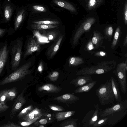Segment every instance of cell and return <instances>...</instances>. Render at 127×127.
I'll return each instance as SVG.
<instances>
[{
	"label": "cell",
	"instance_id": "19",
	"mask_svg": "<svg viewBox=\"0 0 127 127\" xmlns=\"http://www.w3.org/2000/svg\"><path fill=\"white\" fill-rule=\"evenodd\" d=\"M103 39L104 37L98 31H94L92 41L96 48H98L101 46L103 43Z\"/></svg>",
	"mask_w": 127,
	"mask_h": 127
},
{
	"label": "cell",
	"instance_id": "41",
	"mask_svg": "<svg viewBox=\"0 0 127 127\" xmlns=\"http://www.w3.org/2000/svg\"><path fill=\"white\" fill-rule=\"evenodd\" d=\"M35 10L40 12H44L46 11V8L43 6L39 5H34L32 6Z\"/></svg>",
	"mask_w": 127,
	"mask_h": 127
},
{
	"label": "cell",
	"instance_id": "52",
	"mask_svg": "<svg viewBox=\"0 0 127 127\" xmlns=\"http://www.w3.org/2000/svg\"><path fill=\"white\" fill-rule=\"evenodd\" d=\"M39 127H44V126L43 125H40L38 126Z\"/></svg>",
	"mask_w": 127,
	"mask_h": 127
},
{
	"label": "cell",
	"instance_id": "11",
	"mask_svg": "<svg viewBox=\"0 0 127 127\" xmlns=\"http://www.w3.org/2000/svg\"><path fill=\"white\" fill-rule=\"evenodd\" d=\"M9 53L8 43L6 41L4 42L2 53L0 57V75L5 66L8 63Z\"/></svg>",
	"mask_w": 127,
	"mask_h": 127
},
{
	"label": "cell",
	"instance_id": "14",
	"mask_svg": "<svg viewBox=\"0 0 127 127\" xmlns=\"http://www.w3.org/2000/svg\"><path fill=\"white\" fill-rule=\"evenodd\" d=\"M83 75L74 79L70 82V83L76 87H80L93 81L92 78L90 75Z\"/></svg>",
	"mask_w": 127,
	"mask_h": 127
},
{
	"label": "cell",
	"instance_id": "28",
	"mask_svg": "<svg viewBox=\"0 0 127 127\" xmlns=\"http://www.w3.org/2000/svg\"><path fill=\"white\" fill-rule=\"evenodd\" d=\"M17 91L15 87L8 90L6 99L7 101L12 100L16 97Z\"/></svg>",
	"mask_w": 127,
	"mask_h": 127
},
{
	"label": "cell",
	"instance_id": "39",
	"mask_svg": "<svg viewBox=\"0 0 127 127\" xmlns=\"http://www.w3.org/2000/svg\"><path fill=\"white\" fill-rule=\"evenodd\" d=\"M113 32V28L111 26L107 27L105 31V35L108 38L111 37L112 35Z\"/></svg>",
	"mask_w": 127,
	"mask_h": 127
},
{
	"label": "cell",
	"instance_id": "48",
	"mask_svg": "<svg viewBox=\"0 0 127 127\" xmlns=\"http://www.w3.org/2000/svg\"><path fill=\"white\" fill-rule=\"evenodd\" d=\"M94 54L96 56L103 57L106 55V53L104 52L101 51L96 53Z\"/></svg>",
	"mask_w": 127,
	"mask_h": 127
},
{
	"label": "cell",
	"instance_id": "50",
	"mask_svg": "<svg viewBox=\"0 0 127 127\" xmlns=\"http://www.w3.org/2000/svg\"><path fill=\"white\" fill-rule=\"evenodd\" d=\"M43 114V115L45 116V117H46V118H47L48 119L49 118H50L52 116V115L51 114Z\"/></svg>",
	"mask_w": 127,
	"mask_h": 127
},
{
	"label": "cell",
	"instance_id": "42",
	"mask_svg": "<svg viewBox=\"0 0 127 127\" xmlns=\"http://www.w3.org/2000/svg\"><path fill=\"white\" fill-rule=\"evenodd\" d=\"M124 19L125 24L126 25L127 23V3L126 1L125 4L124 9Z\"/></svg>",
	"mask_w": 127,
	"mask_h": 127
},
{
	"label": "cell",
	"instance_id": "40",
	"mask_svg": "<svg viewBox=\"0 0 127 127\" xmlns=\"http://www.w3.org/2000/svg\"><path fill=\"white\" fill-rule=\"evenodd\" d=\"M38 119H36L31 121H26L21 122L20 123V124L23 126L28 127L32 124L34 123Z\"/></svg>",
	"mask_w": 127,
	"mask_h": 127
},
{
	"label": "cell",
	"instance_id": "44",
	"mask_svg": "<svg viewBox=\"0 0 127 127\" xmlns=\"http://www.w3.org/2000/svg\"><path fill=\"white\" fill-rule=\"evenodd\" d=\"M9 108V106L5 104L0 103V113L3 112Z\"/></svg>",
	"mask_w": 127,
	"mask_h": 127
},
{
	"label": "cell",
	"instance_id": "17",
	"mask_svg": "<svg viewBox=\"0 0 127 127\" xmlns=\"http://www.w3.org/2000/svg\"><path fill=\"white\" fill-rule=\"evenodd\" d=\"M110 79L115 99L118 102H121L123 100L119 91L118 82L113 77H111Z\"/></svg>",
	"mask_w": 127,
	"mask_h": 127
},
{
	"label": "cell",
	"instance_id": "46",
	"mask_svg": "<svg viewBox=\"0 0 127 127\" xmlns=\"http://www.w3.org/2000/svg\"><path fill=\"white\" fill-rule=\"evenodd\" d=\"M43 63L41 62L39 63L37 68V71L40 73L42 72L43 70Z\"/></svg>",
	"mask_w": 127,
	"mask_h": 127
},
{
	"label": "cell",
	"instance_id": "36",
	"mask_svg": "<svg viewBox=\"0 0 127 127\" xmlns=\"http://www.w3.org/2000/svg\"><path fill=\"white\" fill-rule=\"evenodd\" d=\"M59 76V73L57 71H54L50 73L48 75V77L52 82H55Z\"/></svg>",
	"mask_w": 127,
	"mask_h": 127
},
{
	"label": "cell",
	"instance_id": "49",
	"mask_svg": "<svg viewBox=\"0 0 127 127\" xmlns=\"http://www.w3.org/2000/svg\"><path fill=\"white\" fill-rule=\"evenodd\" d=\"M4 44V42L0 43V57L2 53Z\"/></svg>",
	"mask_w": 127,
	"mask_h": 127
},
{
	"label": "cell",
	"instance_id": "38",
	"mask_svg": "<svg viewBox=\"0 0 127 127\" xmlns=\"http://www.w3.org/2000/svg\"><path fill=\"white\" fill-rule=\"evenodd\" d=\"M48 106L50 109L54 111H64V110L63 107L56 105L51 104Z\"/></svg>",
	"mask_w": 127,
	"mask_h": 127
},
{
	"label": "cell",
	"instance_id": "12",
	"mask_svg": "<svg viewBox=\"0 0 127 127\" xmlns=\"http://www.w3.org/2000/svg\"><path fill=\"white\" fill-rule=\"evenodd\" d=\"M127 112V109L116 112L107 116L108 117V124L113 126L117 124L126 115Z\"/></svg>",
	"mask_w": 127,
	"mask_h": 127
},
{
	"label": "cell",
	"instance_id": "4",
	"mask_svg": "<svg viewBox=\"0 0 127 127\" xmlns=\"http://www.w3.org/2000/svg\"><path fill=\"white\" fill-rule=\"evenodd\" d=\"M32 64V62L30 61L19 66L1 81L0 82V85L20 80L30 74L31 71L29 69Z\"/></svg>",
	"mask_w": 127,
	"mask_h": 127
},
{
	"label": "cell",
	"instance_id": "9",
	"mask_svg": "<svg viewBox=\"0 0 127 127\" xmlns=\"http://www.w3.org/2000/svg\"><path fill=\"white\" fill-rule=\"evenodd\" d=\"M27 87H26L23 89L16 98L10 113V117L12 118L17 112L20 110L26 103V100L23 96V94Z\"/></svg>",
	"mask_w": 127,
	"mask_h": 127
},
{
	"label": "cell",
	"instance_id": "54",
	"mask_svg": "<svg viewBox=\"0 0 127 127\" xmlns=\"http://www.w3.org/2000/svg\"></svg>",
	"mask_w": 127,
	"mask_h": 127
},
{
	"label": "cell",
	"instance_id": "25",
	"mask_svg": "<svg viewBox=\"0 0 127 127\" xmlns=\"http://www.w3.org/2000/svg\"><path fill=\"white\" fill-rule=\"evenodd\" d=\"M104 0H89L86 6V9L88 11L94 10L99 6Z\"/></svg>",
	"mask_w": 127,
	"mask_h": 127
},
{
	"label": "cell",
	"instance_id": "43",
	"mask_svg": "<svg viewBox=\"0 0 127 127\" xmlns=\"http://www.w3.org/2000/svg\"><path fill=\"white\" fill-rule=\"evenodd\" d=\"M20 126L13 122H9L8 123L0 126V127H20Z\"/></svg>",
	"mask_w": 127,
	"mask_h": 127
},
{
	"label": "cell",
	"instance_id": "32",
	"mask_svg": "<svg viewBox=\"0 0 127 127\" xmlns=\"http://www.w3.org/2000/svg\"><path fill=\"white\" fill-rule=\"evenodd\" d=\"M120 28L119 27H118L116 30L114 39L111 44V47L112 49H114L116 46L120 35Z\"/></svg>",
	"mask_w": 127,
	"mask_h": 127
},
{
	"label": "cell",
	"instance_id": "23",
	"mask_svg": "<svg viewBox=\"0 0 127 127\" xmlns=\"http://www.w3.org/2000/svg\"><path fill=\"white\" fill-rule=\"evenodd\" d=\"M25 12L24 10H22L17 14L14 23V29L15 31L17 30L22 23L24 17Z\"/></svg>",
	"mask_w": 127,
	"mask_h": 127
},
{
	"label": "cell",
	"instance_id": "3",
	"mask_svg": "<svg viewBox=\"0 0 127 127\" xmlns=\"http://www.w3.org/2000/svg\"><path fill=\"white\" fill-rule=\"evenodd\" d=\"M95 91L101 104L105 105L114 103L115 98L110 78L105 83L101 84Z\"/></svg>",
	"mask_w": 127,
	"mask_h": 127
},
{
	"label": "cell",
	"instance_id": "8",
	"mask_svg": "<svg viewBox=\"0 0 127 127\" xmlns=\"http://www.w3.org/2000/svg\"><path fill=\"white\" fill-rule=\"evenodd\" d=\"M127 109V99H126L111 107L106 108L103 110L99 108V116L100 118H103L116 112Z\"/></svg>",
	"mask_w": 127,
	"mask_h": 127
},
{
	"label": "cell",
	"instance_id": "21",
	"mask_svg": "<svg viewBox=\"0 0 127 127\" xmlns=\"http://www.w3.org/2000/svg\"><path fill=\"white\" fill-rule=\"evenodd\" d=\"M97 83L96 81H94L82 86L78 87L74 91L75 93H79L88 92Z\"/></svg>",
	"mask_w": 127,
	"mask_h": 127
},
{
	"label": "cell",
	"instance_id": "26",
	"mask_svg": "<svg viewBox=\"0 0 127 127\" xmlns=\"http://www.w3.org/2000/svg\"><path fill=\"white\" fill-rule=\"evenodd\" d=\"M58 26L57 25H45L36 24H32L31 26V27L32 29L39 30L50 29L56 28Z\"/></svg>",
	"mask_w": 127,
	"mask_h": 127
},
{
	"label": "cell",
	"instance_id": "53",
	"mask_svg": "<svg viewBox=\"0 0 127 127\" xmlns=\"http://www.w3.org/2000/svg\"><path fill=\"white\" fill-rule=\"evenodd\" d=\"M85 1H86V2H87V1L88 0H85Z\"/></svg>",
	"mask_w": 127,
	"mask_h": 127
},
{
	"label": "cell",
	"instance_id": "24",
	"mask_svg": "<svg viewBox=\"0 0 127 127\" xmlns=\"http://www.w3.org/2000/svg\"><path fill=\"white\" fill-rule=\"evenodd\" d=\"M78 119L70 118L65 120L59 125L60 127H77Z\"/></svg>",
	"mask_w": 127,
	"mask_h": 127
},
{
	"label": "cell",
	"instance_id": "13",
	"mask_svg": "<svg viewBox=\"0 0 127 127\" xmlns=\"http://www.w3.org/2000/svg\"><path fill=\"white\" fill-rule=\"evenodd\" d=\"M79 98L73 94L67 93L55 97L53 100L65 103H72L77 101Z\"/></svg>",
	"mask_w": 127,
	"mask_h": 127
},
{
	"label": "cell",
	"instance_id": "47",
	"mask_svg": "<svg viewBox=\"0 0 127 127\" xmlns=\"http://www.w3.org/2000/svg\"><path fill=\"white\" fill-rule=\"evenodd\" d=\"M87 48L88 50H91L94 49L93 45L91 41H90L88 44Z\"/></svg>",
	"mask_w": 127,
	"mask_h": 127
},
{
	"label": "cell",
	"instance_id": "29",
	"mask_svg": "<svg viewBox=\"0 0 127 127\" xmlns=\"http://www.w3.org/2000/svg\"><path fill=\"white\" fill-rule=\"evenodd\" d=\"M13 11V9L10 5H6L4 9V16L6 22L9 21Z\"/></svg>",
	"mask_w": 127,
	"mask_h": 127
},
{
	"label": "cell",
	"instance_id": "30",
	"mask_svg": "<svg viewBox=\"0 0 127 127\" xmlns=\"http://www.w3.org/2000/svg\"><path fill=\"white\" fill-rule=\"evenodd\" d=\"M33 107L31 105L23 109L18 115V118H22L33 109Z\"/></svg>",
	"mask_w": 127,
	"mask_h": 127
},
{
	"label": "cell",
	"instance_id": "16",
	"mask_svg": "<svg viewBox=\"0 0 127 127\" xmlns=\"http://www.w3.org/2000/svg\"><path fill=\"white\" fill-rule=\"evenodd\" d=\"M63 36V35H61L56 41L48 48L47 54L49 58H52L59 50Z\"/></svg>",
	"mask_w": 127,
	"mask_h": 127
},
{
	"label": "cell",
	"instance_id": "18",
	"mask_svg": "<svg viewBox=\"0 0 127 127\" xmlns=\"http://www.w3.org/2000/svg\"><path fill=\"white\" fill-rule=\"evenodd\" d=\"M42 115L41 110L36 108L32 110L22 118L26 121H31L36 119H39Z\"/></svg>",
	"mask_w": 127,
	"mask_h": 127
},
{
	"label": "cell",
	"instance_id": "27",
	"mask_svg": "<svg viewBox=\"0 0 127 127\" xmlns=\"http://www.w3.org/2000/svg\"><path fill=\"white\" fill-rule=\"evenodd\" d=\"M84 62L83 59L78 57H73L70 58L69 60L70 66H75L81 64Z\"/></svg>",
	"mask_w": 127,
	"mask_h": 127
},
{
	"label": "cell",
	"instance_id": "35",
	"mask_svg": "<svg viewBox=\"0 0 127 127\" xmlns=\"http://www.w3.org/2000/svg\"><path fill=\"white\" fill-rule=\"evenodd\" d=\"M45 36L50 40H53L57 36L58 33L55 31H51L46 32Z\"/></svg>",
	"mask_w": 127,
	"mask_h": 127
},
{
	"label": "cell",
	"instance_id": "31",
	"mask_svg": "<svg viewBox=\"0 0 127 127\" xmlns=\"http://www.w3.org/2000/svg\"><path fill=\"white\" fill-rule=\"evenodd\" d=\"M108 119V117L106 116L98 120L93 125L92 127H100L105 125Z\"/></svg>",
	"mask_w": 127,
	"mask_h": 127
},
{
	"label": "cell",
	"instance_id": "2",
	"mask_svg": "<svg viewBox=\"0 0 127 127\" xmlns=\"http://www.w3.org/2000/svg\"><path fill=\"white\" fill-rule=\"evenodd\" d=\"M116 63L114 60L108 61H102L96 65L84 68L77 71L76 75L104 74L114 68Z\"/></svg>",
	"mask_w": 127,
	"mask_h": 127
},
{
	"label": "cell",
	"instance_id": "34",
	"mask_svg": "<svg viewBox=\"0 0 127 127\" xmlns=\"http://www.w3.org/2000/svg\"><path fill=\"white\" fill-rule=\"evenodd\" d=\"M8 90H5L0 92V103L5 104L6 99Z\"/></svg>",
	"mask_w": 127,
	"mask_h": 127
},
{
	"label": "cell",
	"instance_id": "33",
	"mask_svg": "<svg viewBox=\"0 0 127 127\" xmlns=\"http://www.w3.org/2000/svg\"><path fill=\"white\" fill-rule=\"evenodd\" d=\"M34 24H43L45 25H54L59 24L60 22L57 21H52L50 20H45L39 21H34L32 22Z\"/></svg>",
	"mask_w": 127,
	"mask_h": 127
},
{
	"label": "cell",
	"instance_id": "5",
	"mask_svg": "<svg viewBox=\"0 0 127 127\" xmlns=\"http://www.w3.org/2000/svg\"><path fill=\"white\" fill-rule=\"evenodd\" d=\"M127 67L126 63H122L118 64L116 70L114 71L118 79L121 89L124 94H126L127 90L126 82V72Z\"/></svg>",
	"mask_w": 127,
	"mask_h": 127
},
{
	"label": "cell",
	"instance_id": "10",
	"mask_svg": "<svg viewBox=\"0 0 127 127\" xmlns=\"http://www.w3.org/2000/svg\"><path fill=\"white\" fill-rule=\"evenodd\" d=\"M40 49V43L35 39L32 37L29 40L24 55L25 58L36 51H39Z\"/></svg>",
	"mask_w": 127,
	"mask_h": 127
},
{
	"label": "cell",
	"instance_id": "7",
	"mask_svg": "<svg viewBox=\"0 0 127 127\" xmlns=\"http://www.w3.org/2000/svg\"><path fill=\"white\" fill-rule=\"evenodd\" d=\"M94 110L89 111L82 120L81 123L82 127H92L93 124L98 120L99 107L98 104H95Z\"/></svg>",
	"mask_w": 127,
	"mask_h": 127
},
{
	"label": "cell",
	"instance_id": "15",
	"mask_svg": "<svg viewBox=\"0 0 127 127\" xmlns=\"http://www.w3.org/2000/svg\"><path fill=\"white\" fill-rule=\"evenodd\" d=\"M62 89L52 84H47L39 87L37 90L39 92L45 93H57L60 92Z\"/></svg>",
	"mask_w": 127,
	"mask_h": 127
},
{
	"label": "cell",
	"instance_id": "20",
	"mask_svg": "<svg viewBox=\"0 0 127 127\" xmlns=\"http://www.w3.org/2000/svg\"><path fill=\"white\" fill-rule=\"evenodd\" d=\"M76 111H71L57 113L55 115V117L57 122H59L65 120L73 116Z\"/></svg>",
	"mask_w": 127,
	"mask_h": 127
},
{
	"label": "cell",
	"instance_id": "22",
	"mask_svg": "<svg viewBox=\"0 0 127 127\" xmlns=\"http://www.w3.org/2000/svg\"><path fill=\"white\" fill-rule=\"evenodd\" d=\"M53 2L58 5L68 9L72 12H75L76 9L70 3L62 0H54Z\"/></svg>",
	"mask_w": 127,
	"mask_h": 127
},
{
	"label": "cell",
	"instance_id": "45",
	"mask_svg": "<svg viewBox=\"0 0 127 127\" xmlns=\"http://www.w3.org/2000/svg\"><path fill=\"white\" fill-rule=\"evenodd\" d=\"M8 32V30L7 29L0 28V38L3 37Z\"/></svg>",
	"mask_w": 127,
	"mask_h": 127
},
{
	"label": "cell",
	"instance_id": "1",
	"mask_svg": "<svg viewBox=\"0 0 127 127\" xmlns=\"http://www.w3.org/2000/svg\"><path fill=\"white\" fill-rule=\"evenodd\" d=\"M23 38H17L12 40L8 47L11 61L10 65L12 71L20 66L22 54Z\"/></svg>",
	"mask_w": 127,
	"mask_h": 127
},
{
	"label": "cell",
	"instance_id": "51",
	"mask_svg": "<svg viewBox=\"0 0 127 127\" xmlns=\"http://www.w3.org/2000/svg\"><path fill=\"white\" fill-rule=\"evenodd\" d=\"M127 35H126L124 41V46H126L127 45Z\"/></svg>",
	"mask_w": 127,
	"mask_h": 127
},
{
	"label": "cell",
	"instance_id": "37",
	"mask_svg": "<svg viewBox=\"0 0 127 127\" xmlns=\"http://www.w3.org/2000/svg\"><path fill=\"white\" fill-rule=\"evenodd\" d=\"M47 118L42 119L39 121H36L34 123V125L35 126H38L40 125H44L51 122Z\"/></svg>",
	"mask_w": 127,
	"mask_h": 127
},
{
	"label": "cell",
	"instance_id": "6",
	"mask_svg": "<svg viewBox=\"0 0 127 127\" xmlns=\"http://www.w3.org/2000/svg\"><path fill=\"white\" fill-rule=\"evenodd\" d=\"M95 22V19L92 17H89L84 21L74 34L73 39V43L74 45L77 43L79 38L83 33L89 30L92 25Z\"/></svg>",
	"mask_w": 127,
	"mask_h": 127
}]
</instances>
